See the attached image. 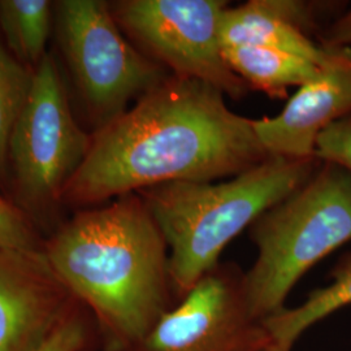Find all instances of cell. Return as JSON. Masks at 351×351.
Segmentation results:
<instances>
[{"label": "cell", "mask_w": 351, "mask_h": 351, "mask_svg": "<svg viewBox=\"0 0 351 351\" xmlns=\"http://www.w3.org/2000/svg\"><path fill=\"white\" fill-rule=\"evenodd\" d=\"M242 276L219 264L132 351H263L274 341L245 298Z\"/></svg>", "instance_id": "8"}, {"label": "cell", "mask_w": 351, "mask_h": 351, "mask_svg": "<svg viewBox=\"0 0 351 351\" xmlns=\"http://www.w3.org/2000/svg\"><path fill=\"white\" fill-rule=\"evenodd\" d=\"M320 163L269 156L224 182L173 181L139 191L167 242L176 298L215 269L230 241L303 186Z\"/></svg>", "instance_id": "3"}, {"label": "cell", "mask_w": 351, "mask_h": 351, "mask_svg": "<svg viewBox=\"0 0 351 351\" xmlns=\"http://www.w3.org/2000/svg\"><path fill=\"white\" fill-rule=\"evenodd\" d=\"M84 306L43 249H0V351H39Z\"/></svg>", "instance_id": "9"}, {"label": "cell", "mask_w": 351, "mask_h": 351, "mask_svg": "<svg viewBox=\"0 0 351 351\" xmlns=\"http://www.w3.org/2000/svg\"><path fill=\"white\" fill-rule=\"evenodd\" d=\"M250 237L258 256L242 289L251 313L264 322L285 308L307 271L351 242L350 172L320 163L303 186L251 226Z\"/></svg>", "instance_id": "4"}, {"label": "cell", "mask_w": 351, "mask_h": 351, "mask_svg": "<svg viewBox=\"0 0 351 351\" xmlns=\"http://www.w3.org/2000/svg\"><path fill=\"white\" fill-rule=\"evenodd\" d=\"M320 45L332 51L351 47V10L326 29L324 36L320 37Z\"/></svg>", "instance_id": "19"}, {"label": "cell", "mask_w": 351, "mask_h": 351, "mask_svg": "<svg viewBox=\"0 0 351 351\" xmlns=\"http://www.w3.org/2000/svg\"><path fill=\"white\" fill-rule=\"evenodd\" d=\"M53 5L49 0H0V30L20 63L37 66L50 38Z\"/></svg>", "instance_id": "14"}, {"label": "cell", "mask_w": 351, "mask_h": 351, "mask_svg": "<svg viewBox=\"0 0 351 351\" xmlns=\"http://www.w3.org/2000/svg\"><path fill=\"white\" fill-rule=\"evenodd\" d=\"M226 63L249 86L265 93L274 99H284L290 86H303L324 71L298 55L262 46H228Z\"/></svg>", "instance_id": "12"}, {"label": "cell", "mask_w": 351, "mask_h": 351, "mask_svg": "<svg viewBox=\"0 0 351 351\" xmlns=\"http://www.w3.org/2000/svg\"><path fill=\"white\" fill-rule=\"evenodd\" d=\"M0 249H43L29 213L0 195Z\"/></svg>", "instance_id": "16"}, {"label": "cell", "mask_w": 351, "mask_h": 351, "mask_svg": "<svg viewBox=\"0 0 351 351\" xmlns=\"http://www.w3.org/2000/svg\"><path fill=\"white\" fill-rule=\"evenodd\" d=\"M33 73L34 69L16 60L0 39V178L5 173L10 141L30 94Z\"/></svg>", "instance_id": "15"}, {"label": "cell", "mask_w": 351, "mask_h": 351, "mask_svg": "<svg viewBox=\"0 0 351 351\" xmlns=\"http://www.w3.org/2000/svg\"><path fill=\"white\" fill-rule=\"evenodd\" d=\"M351 114V47L289 99L280 114L252 120L271 156L315 159L316 141L333 123Z\"/></svg>", "instance_id": "10"}, {"label": "cell", "mask_w": 351, "mask_h": 351, "mask_svg": "<svg viewBox=\"0 0 351 351\" xmlns=\"http://www.w3.org/2000/svg\"><path fill=\"white\" fill-rule=\"evenodd\" d=\"M224 93L171 75L94 134L62 201L90 206L173 181L239 175L271 155Z\"/></svg>", "instance_id": "1"}, {"label": "cell", "mask_w": 351, "mask_h": 351, "mask_svg": "<svg viewBox=\"0 0 351 351\" xmlns=\"http://www.w3.org/2000/svg\"><path fill=\"white\" fill-rule=\"evenodd\" d=\"M317 7L291 0H251L229 8L221 17L223 47L262 46L298 55L326 69L341 58L342 50H326L307 36L315 25Z\"/></svg>", "instance_id": "11"}, {"label": "cell", "mask_w": 351, "mask_h": 351, "mask_svg": "<svg viewBox=\"0 0 351 351\" xmlns=\"http://www.w3.org/2000/svg\"><path fill=\"white\" fill-rule=\"evenodd\" d=\"M330 284L313 290L307 300L294 308H284L264 320L272 341L291 350L311 326L351 304V251L345 254L330 272Z\"/></svg>", "instance_id": "13"}, {"label": "cell", "mask_w": 351, "mask_h": 351, "mask_svg": "<svg viewBox=\"0 0 351 351\" xmlns=\"http://www.w3.org/2000/svg\"><path fill=\"white\" fill-rule=\"evenodd\" d=\"M223 0H124L117 24L171 75L193 78L241 99L249 86L226 63L220 37Z\"/></svg>", "instance_id": "7"}, {"label": "cell", "mask_w": 351, "mask_h": 351, "mask_svg": "<svg viewBox=\"0 0 351 351\" xmlns=\"http://www.w3.org/2000/svg\"><path fill=\"white\" fill-rule=\"evenodd\" d=\"M90 143L72 113L58 63L46 53L34 68L30 94L10 141L20 207L40 211L60 201Z\"/></svg>", "instance_id": "6"}, {"label": "cell", "mask_w": 351, "mask_h": 351, "mask_svg": "<svg viewBox=\"0 0 351 351\" xmlns=\"http://www.w3.org/2000/svg\"><path fill=\"white\" fill-rule=\"evenodd\" d=\"M104 351H132L172 308L169 252L138 193L77 213L43 245Z\"/></svg>", "instance_id": "2"}, {"label": "cell", "mask_w": 351, "mask_h": 351, "mask_svg": "<svg viewBox=\"0 0 351 351\" xmlns=\"http://www.w3.org/2000/svg\"><path fill=\"white\" fill-rule=\"evenodd\" d=\"M263 351H291L289 350V349H284V348H281V346H278L276 345L275 342H272L268 348H265Z\"/></svg>", "instance_id": "20"}, {"label": "cell", "mask_w": 351, "mask_h": 351, "mask_svg": "<svg viewBox=\"0 0 351 351\" xmlns=\"http://www.w3.org/2000/svg\"><path fill=\"white\" fill-rule=\"evenodd\" d=\"M315 159L337 164L351 173V114L326 128L316 141Z\"/></svg>", "instance_id": "17"}, {"label": "cell", "mask_w": 351, "mask_h": 351, "mask_svg": "<svg viewBox=\"0 0 351 351\" xmlns=\"http://www.w3.org/2000/svg\"><path fill=\"white\" fill-rule=\"evenodd\" d=\"M53 10L65 62L99 129L171 75L126 40L106 1L62 0Z\"/></svg>", "instance_id": "5"}, {"label": "cell", "mask_w": 351, "mask_h": 351, "mask_svg": "<svg viewBox=\"0 0 351 351\" xmlns=\"http://www.w3.org/2000/svg\"><path fill=\"white\" fill-rule=\"evenodd\" d=\"M90 329L84 307L72 315L39 351H84L90 343Z\"/></svg>", "instance_id": "18"}]
</instances>
